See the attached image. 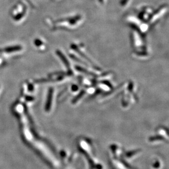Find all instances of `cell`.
<instances>
[{
    "mask_svg": "<svg viewBox=\"0 0 169 169\" xmlns=\"http://www.w3.org/2000/svg\"><path fill=\"white\" fill-rule=\"evenodd\" d=\"M129 1H130L131 0H122L120 2V5L123 6H125L128 5V3L129 2Z\"/></svg>",
    "mask_w": 169,
    "mask_h": 169,
    "instance_id": "obj_2",
    "label": "cell"
},
{
    "mask_svg": "<svg viewBox=\"0 0 169 169\" xmlns=\"http://www.w3.org/2000/svg\"><path fill=\"white\" fill-rule=\"evenodd\" d=\"M21 49L20 47H10L5 49V51L6 52H12V51H14L17 50H19Z\"/></svg>",
    "mask_w": 169,
    "mask_h": 169,
    "instance_id": "obj_1",
    "label": "cell"
},
{
    "mask_svg": "<svg viewBox=\"0 0 169 169\" xmlns=\"http://www.w3.org/2000/svg\"><path fill=\"white\" fill-rule=\"evenodd\" d=\"M35 43H36L37 46H39L40 45H41L42 42L40 41L39 40H37L35 41Z\"/></svg>",
    "mask_w": 169,
    "mask_h": 169,
    "instance_id": "obj_3",
    "label": "cell"
}]
</instances>
